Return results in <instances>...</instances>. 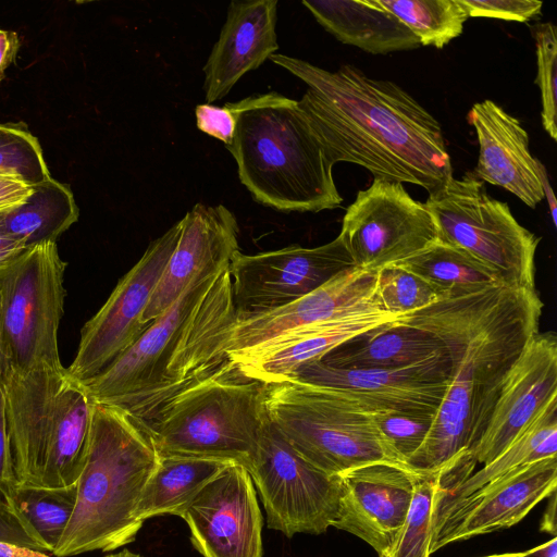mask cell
<instances>
[{"label": "cell", "mask_w": 557, "mask_h": 557, "mask_svg": "<svg viewBox=\"0 0 557 557\" xmlns=\"http://www.w3.org/2000/svg\"><path fill=\"white\" fill-rule=\"evenodd\" d=\"M537 166H539V174H540L541 182H542L544 198L545 197L547 198L552 221H553V224L556 226V224H557V205H556V199H555L552 186L549 184V180H548L546 170H545L544 165L542 164V162L540 160L537 162Z\"/></svg>", "instance_id": "46"}, {"label": "cell", "mask_w": 557, "mask_h": 557, "mask_svg": "<svg viewBox=\"0 0 557 557\" xmlns=\"http://www.w3.org/2000/svg\"><path fill=\"white\" fill-rule=\"evenodd\" d=\"M395 264L428 280L448 297L505 284L497 271L465 250L440 240Z\"/></svg>", "instance_id": "30"}, {"label": "cell", "mask_w": 557, "mask_h": 557, "mask_svg": "<svg viewBox=\"0 0 557 557\" xmlns=\"http://www.w3.org/2000/svg\"><path fill=\"white\" fill-rule=\"evenodd\" d=\"M352 267L339 235L312 248L290 245L256 255L239 250L228 267L236 318L284 307Z\"/></svg>", "instance_id": "14"}, {"label": "cell", "mask_w": 557, "mask_h": 557, "mask_svg": "<svg viewBox=\"0 0 557 557\" xmlns=\"http://www.w3.org/2000/svg\"><path fill=\"white\" fill-rule=\"evenodd\" d=\"M371 413L381 435L407 466L424 442L434 414L388 409H373Z\"/></svg>", "instance_id": "37"}, {"label": "cell", "mask_w": 557, "mask_h": 557, "mask_svg": "<svg viewBox=\"0 0 557 557\" xmlns=\"http://www.w3.org/2000/svg\"><path fill=\"white\" fill-rule=\"evenodd\" d=\"M66 264L57 244L49 242L28 248L0 270L1 348L7 368L22 372L65 369L58 330L66 295Z\"/></svg>", "instance_id": "9"}, {"label": "cell", "mask_w": 557, "mask_h": 557, "mask_svg": "<svg viewBox=\"0 0 557 557\" xmlns=\"http://www.w3.org/2000/svg\"><path fill=\"white\" fill-rule=\"evenodd\" d=\"M408 317L380 309L357 312L298 329L257 349L228 358L244 375L268 384L288 377L299 367L320 360L354 337L403 322Z\"/></svg>", "instance_id": "23"}, {"label": "cell", "mask_w": 557, "mask_h": 557, "mask_svg": "<svg viewBox=\"0 0 557 557\" xmlns=\"http://www.w3.org/2000/svg\"><path fill=\"white\" fill-rule=\"evenodd\" d=\"M7 369V362L1 348V331H0V381H2L3 373Z\"/></svg>", "instance_id": "50"}, {"label": "cell", "mask_w": 557, "mask_h": 557, "mask_svg": "<svg viewBox=\"0 0 557 557\" xmlns=\"http://www.w3.org/2000/svg\"><path fill=\"white\" fill-rule=\"evenodd\" d=\"M548 498L549 503L544 511L540 529L542 532H547L556 536V492Z\"/></svg>", "instance_id": "47"}, {"label": "cell", "mask_w": 557, "mask_h": 557, "mask_svg": "<svg viewBox=\"0 0 557 557\" xmlns=\"http://www.w3.org/2000/svg\"><path fill=\"white\" fill-rule=\"evenodd\" d=\"M536 49V84L541 92L542 124L557 140V29L548 22L533 28Z\"/></svg>", "instance_id": "36"}, {"label": "cell", "mask_w": 557, "mask_h": 557, "mask_svg": "<svg viewBox=\"0 0 557 557\" xmlns=\"http://www.w3.org/2000/svg\"><path fill=\"white\" fill-rule=\"evenodd\" d=\"M269 59L308 86L298 106L333 164L355 163L429 195L454 177L440 123L396 83L351 64L327 71L281 53Z\"/></svg>", "instance_id": "2"}, {"label": "cell", "mask_w": 557, "mask_h": 557, "mask_svg": "<svg viewBox=\"0 0 557 557\" xmlns=\"http://www.w3.org/2000/svg\"><path fill=\"white\" fill-rule=\"evenodd\" d=\"M79 210L69 185L52 176L32 185L24 203L0 212V228L26 248L53 242L78 220Z\"/></svg>", "instance_id": "28"}, {"label": "cell", "mask_w": 557, "mask_h": 557, "mask_svg": "<svg viewBox=\"0 0 557 557\" xmlns=\"http://www.w3.org/2000/svg\"><path fill=\"white\" fill-rule=\"evenodd\" d=\"M445 352L437 337L403 321L354 337L320 361L344 370H389L412 366Z\"/></svg>", "instance_id": "26"}, {"label": "cell", "mask_w": 557, "mask_h": 557, "mask_svg": "<svg viewBox=\"0 0 557 557\" xmlns=\"http://www.w3.org/2000/svg\"><path fill=\"white\" fill-rule=\"evenodd\" d=\"M468 122L479 143L473 177L500 186L535 208L544 199L539 159L530 152L529 135L520 121L486 99L471 107Z\"/></svg>", "instance_id": "22"}, {"label": "cell", "mask_w": 557, "mask_h": 557, "mask_svg": "<svg viewBox=\"0 0 557 557\" xmlns=\"http://www.w3.org/2000/svg\"><path fill=\"white\" fill-rule=\"evenodd\" d=\"M395 15L420 46L443 48L460 36L468 15L458 0H374Z\"/></svg>", "instance_id": "31"}, {"label": "cell", "mask_w": 557, "mask_h": 557, "mask_svg": "<svg viewBox=\"0 0 557 557\" xmlns=\"http://www.w3.org/2000/svg\"><path fill=\"white\" fill-rule=\"evenodd\" d=\"M17 486L76 484L88 445L92 401L66 369L7 368L2 376Z\"/></svg>", "instance_id": "6"}, {"label": "cell", "mask_w": 557, "mask_h": 557, "mask_svg": "<svg viewBox=\"0 0 557 557\" xmlns=\"http://www.w3.org/2000/svg\"><path fill=\"white\" fill-rule=\"evenodd\" d=\"M32 185L5 174H0V212L13 209L30 195Z\"/></svg>", "instance_id": "42"}, {"label": "cell", "mask_w": 557, "mask_h": 557, "mask_svg": "<svg viewBox=\"0 0 557 557\" xmlns=\"http://www.w3.org/2000/svg\"><path fill=\"white\" fill-rule=\"evenodd\" d=\"M17 487L10 437L8 432L5 396L0 381V498L13 504Z\"/></svg>", "instance_id": "41"}, {"label": "cell", "mask_w": 557, "mask_h": 557, "mask_svg": "<svg viewBox=\"0 0 557 557\" xmlns=\"http://www.w3.org/2000/svg\"><path fill=\"white\" fill-rule=\"evenodd\" d=\"M552 457H557V398L493 461L456 485L441 484L435 511L457 504L510 470Z\"/></svg>", "instance_id": "27"}, {"label": "cell", "mask_w": 557, "mask_h": 557, "mask_svg": "<svg viewBox=\"0 0 557 557\" xmlns=\"http://www.w3.org/2000/svg\"><path fill=\"white\" fill-rule=\"evenodd\" d=\"M419 473L375 462L338 474L339 502L332 527L388 557L406 520Z\"/></svg>", "instance_id": "18"}, {"label": "cell", "mask_w": 557, "mask_h": 557, "mask_svg": "<svg viewBox=\"0 0 557 557\" xmlns=\"http://www.w3.org/2000/svg\"><path fill=\"white\" fill-rule=\"evenodd\" d=\"M159 456L147 425L125 409L94 403L73 513L51 555L112 552L136 540L137 508Z\"/></svg>", "instance_id": "5"}, {"label": "cell", "mask_w": 557, "mask_h": 557, "mask_svg": "<svg viewBox=\"0 0 557 557\" xmlns=\"http://www.w3.org/2000/svg\"><path fill=\"white\" fill-rule=\"evenodd\" d=\"M441 482L442 470L417 475L406 520L388 557H430L433 517Z\"/></svg>", "instance_id": "33"}, {"label": "cell", "mask_w": 557, "mask_h": 557, "mask_svg": "<svg viewBox=\"0 0 557 557\" xmlns=\"http://www.w3.org/2000/svg\"><path fill=\"white\" fill-rule=\"evenodd\" d=\"M437 240L465 250L498 272L506 285L535 288V253L541 240L522 226L508 205L491 197L466 173L453 177L424 202Z\"/></svg>", "instance_id": "10"}, {"label": "cell", "mask_w": 557, "mask_h": 557, "mask_svg": "<svg viewBox=\"0 0 557 557\" xmlns=\"http://www.w3.org/2000/svg\"><path fill=\"white\" fill-rule=\"evenodd\" d=\"M376 296L382 308L394 314H410L448 298L428 280L398 264L377 270Z\"/></svg>", "instance_id": "34"}, {"label": "cell", "mask_w": 557, "mask_h": 557, "mask_svg": "<svg viewBox=\"0 0 557 557\" xmlns=\"http://www.w3.org/2000/svg\"><path fill=\"white\" fill-rule=\"evenodd\" d=\"M453 362L446 350L422 362L389 370H344L320 360L286 379L339 391L370 410L435 414L448 388Z\"/></svg>", "instance_id": "17"}, {"label": "cell", "mask_w": 557, "mask_h": 557, "mask_svg": "<svg viewBox=\"0 0 557 557\" xmlns=\"http://www.w3.org/2000/svg\"><path fill=\"white\" fill-rule=\"evenodd\" d=\"M25 250L24 243L0 228V270L7 268Z\"/></svg>", "instance_id": "44"}, {"label": "cell", "mask_w": 557, "mask_h": 557, "mask_svg": "<svg viewBox=\"0 0 557 557\" xmlns=\"http://www.w3.org/2000/svg\"><path fill=\"white\" fill-rule=\"evenodd\" d=\"M180 517L202 557H263V519L252 479L242 465L226 466Z\"/></svg>", "instance_id": "16"}, {"label": "cell", "mask_w": 557, "mask_h": 557, "mask_svg": "<svg viewBox=\"0 0 557 557\" xmlns=\"http://www.w3.org/2000/svg\"><path fill=\"white\" fill-rule=\"evenodd\" d=\"M18 48V35L15 32L0 28V82L4 76V71L15 60Z\"/></svg>", "instance_id": "43"}, {"label": "cell", "mask_w": 557, "mask_h": 557, "mask_svg": "<svg viewBox=\"0 0 557 557\" xmlns=\"http://www.w3.org/2000/svg\"><path fill=\"white\" fill-rule=\"evenodd\" d=\"M181 233V221L152 240L139 261L119 281L99 309L85 323L76 356L66 369L84 383L102 372L146 331L144 312Z\"/></svg>", "instance_id": "13"}, {"label": "cell", "mask_w": 557, "mask_h": 557, "mask_svg": "<svg viewBox=\"0 0 557 557\" xmlns=\"http://www.w3.org/2000/svg\"><path fill=\"white\" fill-rule=\"evenodd\" d=\"M199 131L230 145L235 132V117L226 103L223 107L210 103L198 104L195 109Z\"/></svg>", "instance_id": "40"}, {"label": "cell", "mask_w": 557, "mask_h": 557, "mask_svg": "<svg viewBox=\"0 0 557 557\" xmlns=\"http://www.w3.org/2000/svg\"><path fill=\"white\" fill-rule=\"evenodd\" d=\"M267 410L297 454L326 474L375 462L410 470L381 435L371 410L339 391L293 379L268 383Z\"/></svg>", "instance_id": "8"}, {"label": "cell", "mask_w": 557, "mask_h": 557, "mask_svg": "<svg viewBox=\"0 0 557 557\" xmlns=\"http://www.w3.org/2000/svg\"><path fill=\"white\" fill-rule=\"evenodd\" d=\"M357 268L377 271L437 240L432 214L401 183L374 177L347 208L338 234Z\"/></svg>", "instance_id": "12"}, {"label": "cell", "mask_w": 557, "mask_h": 557, "mask_svg": "<svg viewBox=\"0 0 557 557\" xmlns=\"http://www.w3.org/2000/svg\"><path fill=\"white\" fill-rule=\"evenodd\" d=\"M277 0L232 1L219 39L203 66L207 103L225 97L277 49Z\"/></svg>", "instance_id": "24"}, {"label": "cell", "mask_w": 557, "mask_h": 557, "mask_svg": "<svg viewBox=\"0 0 557 557\" xmlns=\"http://www.w3.org/2000/svg\"><path fill=\"white\" fill-rule=\"evenodd\" d=\"M218 459L184 456L159 457L158 466L148 480L137 508V518L174 515L184 508L226 466Z\"/></svg>", "instance_id": "29"}, {"label": "cell", "mask_w": 557, "mask_h": 557, "mask_svg": "<svg viewBox=\"0 0 557 557\" xmlns=\"http://www.w3.org/2000/svg\"><path fill=\"white\" fill-rule=\"evenodd\" d=\"M235 117L227 150L252 198L280 211L319 212L343 202L333 163L298 101L275 91L226 102Z\"/></svg>", "instance_id": "4"}, {"label": "cell", "mask_w": 557, "mask_h": 557, "mask_svg": "<svg viewBox=\"0 0 557 557\" xmlns=\"http://www.w3.org/2000/svg\"><path fill=\"white\" fill-rule=\"evenodd\" d=\"M235 322L228 268L203 272L129 348L81 384L91 401L121 407L147 425L166 401L230 360Z\"/></svg>", "instance_id": "3"}, {"label": "cell", "mask_w": 557, "mask_h": 557, "mask_svg": "<svg viewBox=\"0 0 557 557\" xmlns=\"http://www.w3.org/2000/svg\"><path fill=\"white\" fill-rule=\"evenodd\" d=\"M315 21L343 44L372 54L412 50V33L374 0H304Z\"/></svg>", "instance_id": "25"}, {"label": "cell", "mask_w": 557, "mask_h": 557, "mask_svg": "<svg viewBox=\"0 0 557 557\" xmlns=\"http://www.w3.org/2000/svg\"><path fill=\"white\" fill-rule=\"evenodd\" d=\"M376 283L377 271L352 267L284 307L236 318L228 357L257 349L301 327L357 312L384 310L376 296Z\"/></svg>", "instance_id": "20"}, {"label": "cell", "mask_w": 557, "mask_h": 557, "mask_svg": "<svg viewBox=\"0 0 557 557\" xmlns=\"http://www.w3.org/2000/svg\"><path fill=\"white\" fill-rule=\"evenodd\" d=\"M0 542L51 554L50 548L15 506L2 498H0Z\"/></svg>", "instance_id": "39"}, {"label": "cell", "mask_w": 557, "mask_h": 557, "mask_svg": "<svg viewBox=\"0 0 557 557\" xmlns=\"http://www.w3.org/2000/svg\"><path fill=\"white\" fill-rule=\"evenodd\" d=\"M545 557H557V539L553 537Z\"/></svg>", "instance_id": "51"}, {"label": "cell", "mask_w": 557, "mask_h": 557, "mask_svg": "<svg viewBox=\"0 0 557 557\" xmlns=\"http://www.w3.org/2000/svg\"><path fill=\"white\" fill-rule=\"evenodd\" d=\"M557 487V457L516 468L457 504L434 512L430 554L443 546L510 528Z\"/></svg>", "instance_id": "15"}, {"label": "cell", "mask_w": 557, "mask_h": 557, "mask_svg": "<svg viewBox=\"0 0 557 557\" xmlns=\"http://www.w3.org/2000/svg\"><path fill=\"white\" fill-rule=\"evenodd\" d=\"M106 557H143V556L137 553H133L132 550H129L127 548H124L115 554H111Z\"/></svg>", "instance_id": "49"}, {"label": "cell", "mask_w": 557, "mask_h": 557, "mask_svg": "<svg viewBox=\"0 0 557 557\" xmlns=\"http://www.w3.org/2000/svg\"><path fill=\"white\" fill-rule=\"evenodd\" d=\"M543 307L536 288L497 284L441 299L404 321L437 337L453 362L431 429L407 461L410 470L437 472L472 451L511 367L540 332Z\"/></svg>", "instance_id": "1"}, {"label": "cell", "mask_w": 557, "mask_h": 557, "mask_svg": "<svg viewBox=\"0 0 557 557\" xmlns=\"http://www.w3.org/2000/svg\"><path fill=\"white\" fill-rule=\"evenodd\" d=\"M0 557H53L46 553L12 543L0 542Z\"/></svg>", "instance_id": "45"}, {"label": "cell", "mask_w": 557, "mask_h": 557, "mask_svg": "<svg viewBox=\"0 0 557 557\" xmlns=\"http://www.w3.org/2000/svg\"><path fill=\"white\" fill-rule=\"evenodd\" d=\"M548 548H549V543L546 542V544L536 546L527 552L506 553V554L490 555V556H484V557H545Z\"/></svg>", "instance_id": "48"}, {"label": "cell", "mask_w": 557, "mask_h": 557, "mask_svg": "<svg viewBox=\"0 0 557 557\" xmlns=\"http://www.w3.org/2000/svg\"><path fill=\"white\" fill-rule=\"evenodd\" d=\"M76 495V484L66 487L17 486L13 505L52 553L73 513Z\"/></svg>", "instance_id": "32"}, {"label": "cell", "mask_w": 557, "mask_h": 557, "mask_svg": "<svg viewBox=\"0 0 557 557\" xmlns=\"http://www.w3.org/2000/svg\"><path fill=\"white\" fill-rule=\"evenodd\" d=\"M268 421L267 384L228 360L166 401L147 428L159 457L218 459L248 469Z\"/></svg>", "instance_id": "7"}, {"label": "cell", "mask_w": 557, "mask_h": 557, "mask_svg": "<svg viewBox=\"0 0 557 557\" xmlns=\"http://www.w3.org/2000/svg\"><path fill=\"white\" fill-rule=\"evenodd\" d=\"M468 17H486L528 22L541 14L543 3L536 0H458Z\"/></svg>", "instance_id": "38"}, {"label": "cell", "mask_w": 557, "mask_h": 557, "mask_svg": "<svg viewBox=\"0 0 557 557\" xmlns=\"http://www.w3.org/2000/svg\"><path fill=\"white\" fill-rule=\"evenodd\" d=\"M267 515V525L287 537L322 534L336 517L339 479L317 469L267 422L257 456L247 469Z\"/></svg>", "instance_id": "11"}, {"label": "cell", "mask_w": 557, "mask_h": 557, "mask_svg": "<svg viewBox=\"0 0 557 557\" xmlns=\"http://www.w3.org/2000/svg\"><path fill=\"white\" fill-rule=\"evenodd\" d=\"M0 174L29 185L51 177L38 139L24 123H0Z\"/></svg>", "instance_id": "35"}, {"label": "cell", "mask_w": 557, "mask_h": 557, "mask_svg": "<svg viewBox=\"0 0 557 557\" xmlns=\"http://www.w3.org/2000/svg\"><path fill=\"white\" fill-rule=\"evenodd\" d=\"M557 398V337L536 333L511 367L484 432L471 451L475 462L497 458Z\"/></svg>", "instance_id": "19"}, {"label": "cell", "mask_w": 557, "mask_h": 557, "mask_svg": "<svg viewBox=\"0 0 557 557\" xmlns=\"http://www.w3.org/2000/svg\"><path fill=\"white\" fill-rule=\"evenodd\" d=\"M180 221L176 246L143 315V324L147 327L196 276L228 268L239 251L238 223L225 206L199 202Z\"/></svg>", "instance_id": "21"}]
</instances>
